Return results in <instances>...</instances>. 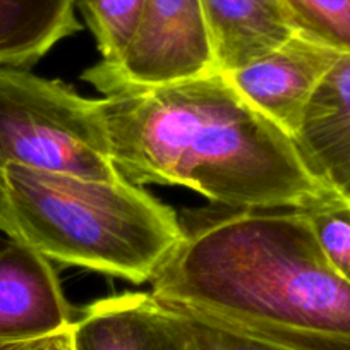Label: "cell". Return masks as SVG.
Segmentation results:
<instances>
[{"mask_svg":"<svg viewBox=\"0 0 350 350\" xmlns=\"http://www.w3.org/2000/svg\"><path fill=\"white\" fill-rule=\"evenodd\" d=\"M98 107L116 168L136 186H183L224 208H308L335 194L221 72L120 88Z\"/></svg>","mask_w":350,"mask_h":350,"instance_id":"cell-1","label":"cell"},{"mask_svg":"<svg viewBox=\"0 0 350 350\" xmlns=\"http://www.w3.org/2000/svg\"><path fill=\"white\" fill-rule=\"evenodd\" d=\"M184 217V239L151 280L172 308L309 350H350V284L326 261L302 208Z\"/></svg>","mask_w":350,"mask_h":350,"instance_id":"cell-2","label":"cell"},{"mask_svg":"<svg viewBox=\"0 0 350 350\" xmlns=\"http://www.w3.org/2000/svg\"><path fill=\"white\" fill-rule=\"evenodd\" d=\"M0 232L52 262L133 284L153 280L184 239L179 215L129 180L16 163L0 168Z\"/></svg>","mask_w":350,"mask_h":350,"instance_id":"cell-3","label":"cell"},{"mask_svg":"<svg viewBox=\"0 0 350 350\" xmlns=\"http://www.w3.org/2000/svg\"><path fill=\"white\" fill-rule=\"evenodd\" d=\"M9 163L86 179H124L98 100L21 67H0V168Z\"/></svg>","mask_w":350,"mask_h":350,"instance_id":"cell-4","label":"cell"},{"mask_svg":"<svg viewBox=\"0 0 350 350\" xmlns=\"http://www.w3.org/2000/svg\"><path fill=\"white\" fill-rule=\"evenodd\" d=\"M218 72L201 0H146L136 35L116 64L83 72L103 95Z\"/></svg>","mask_w":350,"mask_h":350,"instance_id":"cell-5","label":"cell"},{"mask_svg":"<svg viewBox=\"0 0 350 350\" xmlns=\"http://www.w3.org/2000/svg\"><path fill=\"white\" fill-rule=\"evenodd\" d=\"M347 50L297 31L271 52L221 72L259 113L294 137L312 93Z\"/></svg>","mask_w":350,"mask_h":350,"instance_id":"cell-6","label":"cell"},{"mask_svg":"<svg viewBox=\"0 0 350 350\" xmlns=\"http://www.w3.org/2000/svg\"><path fill=\"white\" fill-rule=\"evenodd\" d=\"M76 314L52 261L0 232V343L69 332Z\"/></svg>","mask_w":350,"mask_h":350,"instance_id":"cell-7","label":"cell"},{"mask_svg":"<svg viewBox=\"0 0 350 350\" xmlns=\"http://www.w3.org/2000/svg\"><path fill=\"white\" fill-rule=\"evenodd\" d=\"M72 350H194L183 311L148 292L100 299L77 311Z\"/></svg>","mask_w":350,"mask_h":350,"instance_id":"cell-8","label":"cell"},{"mask_svg":"<svg viewBox=\"0 0 350 350\" xmlns=\"http://www.w3.org/2000/svg\"><path fill=\"white\" fill-rule=\"evenodd\" d=\"M292 141L316 179L350 201V52L316 88Z\"/></svg>","mask_w":350,"mask_h":350,"instance_id":"cell-9","label":"cell"},{"mask_svg":"<svg viewBox=\"0 0 350 350\" xmlns=\"http://www.w3.org/2000/svg\"><path fill=\"white\" fill-rule=\"evenodd\" d=\"M218 72H230L301 31L287 0H201Z\"/></svg>","mask_w":350,"mask_h":350,"instance_id":"cell-10","label":"cell"},{"mask_svg":"<svg viewBox=\"0 0 350 350\" xmlns=\"http://www.w3.org/2000/svg\"><path fill=\"white\" fill-rule=\"evenodd\" d=\"M76 0H0V67L31 66L81 29Z\"/></svg>","mask_w":350,"mask_h":350,"instance_id":"cell-11","label":"cell"},{"mask_svg":"<svg viewBox=\"0 0 350 350\" xmlns=\"http://www.w3.org/2000/svg\"><path fill=\"white\" fill-rule=\"evenodd\" d=\"M102 53V64H116L136 35L146 0H76Z\"/></svg>","mask_w":350,"mask_h":350,"instance_id":"cell-12","label":"cell"},{"mask_svg":"<svg viewBox=\"0 0 350 350\" xmlns=\"http://www.w3.org/2000/svg\"><path fill=\"white\" fill-rule=\"evenodd\" d=\"M302 211L329 267L350 284V201L332 194Z\"/></svg>","mask_w":350,"mask_h":350,"instance_id":"cell-13","label":"cell"},{"mask_svg":"<svg viewBox=\"0 0 350 350\" xmlns=\"http://www.w3.org/2000/svg\"><path fill=\"white\" fill-rule=\"evenodd\" d=\"M183 312L191 326L194 350H309L294 343L235 328L206 316L194 314L189 311Z\"/></svg>","mask_w":350,"mask_h":350,"instance_id":"cell-14","label":"cell"},{"mask_svg":"<svg viewBox=\"0 0 350 350\" xmlns=\"http://www.w3.org/2000/svg\"><path fill=\"white\" fill-rule=\"evenodd\" d=\"M301 31L350 52V0H287Z\"/></svg>","mask_w":350,"mask_h":350,"instance_id":"cell-15","label":"cell"},{"mask_svg":"<svg viewBox=\"0 0 350 350\" xmlns=\"http://www.w3.org/2000/svg\"><path fill=\"white\" fill-rule=\"evenodd\" d=\"M0 350H72V343H70V333L62 332L43 338L0 343Z\"/></svg>","mask_w":350,"mask_h":350,"instance_id":"cell-16","label":"cell"}]
</instances>
